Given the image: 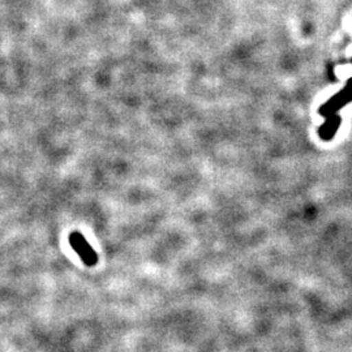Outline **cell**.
Instances as JSON below:
<instances>
[{"instance_id":"6da1fadb","label":"cell","mask_w":352,"mask_h":352,"mask_svg":"<svg viewBox=\"0 0 352 352\" xmlns=\"http://www.w3.org/2000/svg\"><path fill=\"white\" fill-rule=\"evenodd\" d=\"M352 101V77L347 81L346 88L342 89L340 93H337L336 96H333L329 101L321 106L320 113L324 118H329L331 115L340 111V109H343L344 106H347Z\"/></svg>"},{"instance_id":"7a4b0ae2","label":"cell","mask_w":352,"mask_h":352,"mask_svg":"<svg viewBox=\"0 0 352 352\" xmlns=\"http://www.w3.org/2000/svg\"><path fill=\"white\" fill-rule=\"evenodd\" d=\"M69 244L87 266H94L98 263L97 253L80 232H74L69 235Z\"/></svg>"},{"instance_id":"3957f363","label":"cell","mask_w":352,"mask_h":352,"mask_svg":"<svg viewBox=\"0 0 352 352\" xmlns=\"http://www.w3.org/2000/svg\"><path fill=\"white\" fill-rule=\"evenodd\" d=\"M340 123H342V119L338 113L327 118V122L321 126L318 131L320 139L324 140V141H330V140L334 139L340 129Z\"/></svg>"}]
</instances>
